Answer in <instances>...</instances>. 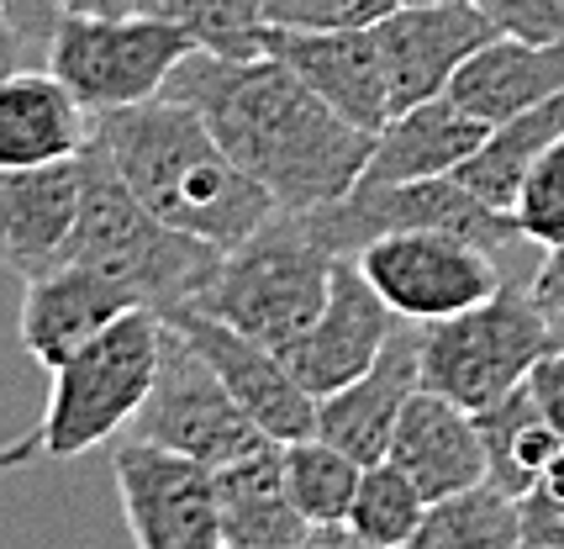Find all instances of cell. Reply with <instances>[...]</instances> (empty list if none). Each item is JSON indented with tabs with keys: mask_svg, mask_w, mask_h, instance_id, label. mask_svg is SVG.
Instances as JSON below:
<instances>
[{
	"mask_svg": "<svg viewBox=\"0 0 564 549\" xmlns=\"http://www.w3.org/2000/svg\"><path fill=\"white\" fill-rule=\"evenodd\" d=\"M164 96L196 106L217 143L274 196L280 212H317L365 180L375 132L338 117L274 53L227 58L196 49Z\"/></svg>",
	"mask_w": 564,
	"mask_h": 549,
	"instance_id": "obj_1",
	"label": "cell"
},
{
	"mask_svg": "<svg viewBox=\"0 0 564 549\" xmlns=\"http://www.w3.org/2000/svg\"><path fill=\"white\" fill-rule=\"evenodd\" d=\"M96 138L111 153L127 191L153 217L212 249L243 244L280 212L270 191L221 149L206 117L185 100L159 96L127 111H106L96 117Z\"/></svg>",
	"mask_w": 564,
	"mask_h": 549,
	"instance_id": "obj_2",
	"label": "cell"
},
{
	"mask_svg": "<svg viewBox=\"0 0 564 549\" xmlns=\"http://www.w3.org/2000/svg\"><path fill=\"white\" fill-rule=\"evenodd\" d=\"M79 164H85V212H79L69 265H90L111 286H122L132 306L159 312L164 323L174 312L196 306L206 297V286L217 280L227 249H212V244L170 227L164 217H153L143 201L127 191V180L117 175L100 138H90Z\"/></svg>",
	"mask_w": 564,
	"mask_h": 549,
	"instance_id": "obj_3",
	"label": "cell"
},
{
	"mask_svg": "<svg viewBox=\"0 0 564 549\" xmlns=\"http://www.w3.org/2000/svg\"><path fill=\"white\" fill-rule=\"evenodd\" d=\"M333 265L338 254H327L312 238L301 212H274L259 233H248L243 244L221 254L217 280L196 306L285 354L327 306Z\"/></svg>",
	"mask_w": 564,
	"mask_h": 549,
	"instance_id": "obj_4",
	"label": "cell"
},
{
	"mask_svg": "<svg viewBox=\"0 0 564 549\" xmlns=\"http://www.w3.org/2000/svg\"><path fill=\"white\" fill-rule=\"evenodd\" d=\"M159 354H164V317L148 306H132L74 359H64L48 380V407L37 423L43 460L53 465L79 460L96 444L117 439L122 428H132L153 391Z\"/></svg>",
	"mask_w": 564,
	"mask_h": 549,
	"instance_id": "obj_5",
	"label": "cell"
},
{
	"mask_svg": "<svg viewBox=\"0 0 564 549\" xmlns=\"http://www.w3.org/2000/svg\"><path fill=\"white\" fill-rule=\"evenodd\" d=\"M417 344L422 391L459 401L465 412H486L491 401H501L533 375L543 354L560 349L549 323H543L539 301L517 297L507 286L491 301L459 312V317L417 327Z\"/></svg>",
	"mask_w": 564,
	"mask_h": 549,
	"instance_id": "obj_6",
	"label": "cell"
},
{
	"mask_svg": "<svg viewBox=\"0 0 564 549\" xmlns=\"http://www.w3.org/2000/svg\"><path fill=\"white\" fill-rule=\"evenodd\" d=\"M196 49V37L170 17L127 11V17H64L43 58L90 117H106L159 100L170 90L174 69Z\"/></svg>",
	"mask_w": 564,
	"mask_h": 549,
	"instance_id": "obj_7",
	"label": "cell"
},
{
	"mask_svg": "<svg viewBox=\"0 0 564 549\" xmlns=\"http://www.w3.org/2000/svg\"><path fill=\"white\" fill-rule=\"evenodd\" d=\"M301 217L312 227V238L338 259H354L375 238H391V233H448V238H465V244L491 254L512 249L522 238L512 212L486 206L454 175L412 180V185H354L344 201L301 212Z\"/></svg>",
	"mask_w": 564,
	"mask_h": 549,
	"instance_id": "obj_8",
	"label": "cell"
},
{
	"mask_svg": "<svg viewBox=\"0 0 564 549\" xmlns=\"http://www.w3.org/2000/svg\"><path fill=\"white\" fill-rule=\"evenodd\" d=\"M127 433L191 454L212 471L270 444V433L238 407V397L221 386V375L206 365V354L174 323H164V354H159L153 391H148L143 412L132 418Z\"/></svg>",
	"mask_w": 564,
	"mask_h": 549,
	"instance_id": "obj_9",
	"label": "cell"
},
{
	"mask_svg": "<svg viewBox=\"0 0 564 549\" xmlns=\"http://www.w3.org/2000/svg\"><path fill=\"white\" fill-rule=\"evenodd\" d=\"M127 534L138 549H221L217 471L127 433L111 454Z\"/></svg>",
	"mask_w": 564,
	"mask_h": 549,
	"instance_id": "obj_10",
	"label": "cell"
},
{
	"mask_svg": "<svg viewBox=\"0 0 564 549\" xmlns=\"http://www.w3.org/2000/svg\"><path fill=\"white\" fill-rule=\"evenodd\" d=\"M354 265L365 280L386 297L401 323H443L459 317L469 306L491 301L501 291V270H496L491 249H475L465 238L448 233H391L375 238L369 249L354 254Z\"/></svg>",
	"mask_w": 564,
	"mask_h": 549,
	"instance_id": "obj_11",
	"label": "cell"
},
{
	"mask_svg": "<svg viewBox=\"0 0 564 549\" xmlns=\"http://www.w3.org/2000/svg\"><path fill=\"white\" fill-rule=\"evenodd\" d=\"M170 323L206 354V365L221 375V386L238 397V407L270 433L274 444H291V439L317 433V397L291 375V365L280 359V349L248 338L238 327H227L221 317L200 312V306L174 312Z\"/></svg>",
	"mask_w": 564,
	"mask_h": 549,
	"instance_id": "obj_12",
	"label": "cell"
},
{
	"mask_svg": "<svg viewBox=\"0 0 564 549\" xmlns=\"http://www.w3.org/2000/svg\"><path fill=\"white\" fill-rule=\"evenodd\" d=\"M391 333H395V312L386 306V297L369 286L354 259H338L333 265L327 306H322L317 323L306 327L280 359L322 401V397H333V391H344L348 380H359L380 359V349L391 344Z\"/></svg>",
	"mask_w": 564,
	"mask_h": 549,
	"instance_id": "obj_13",
	"label": "cell"
},
{
	"mask_svg": "<svg viewBox=\"0 0 564 549\" xmlns=\"http://www.w3.org/2000/svg\"><path fill=\"white\" fill-rule=\"evenodd\" d=\"M501 37L469 0H433V6H395L386 22H375V43L386 53L391 79V117L433 96H448L475 49Z\"/></svg>",
	"mask_w": 564,
	"mask_h": 549,
	"instance_id": "obj_14",
	"label": "cell"
},
{
	"mask_svg": "<svg viewBox=\"0 0 564 549\" xmlns=\"http://www.w3.org/2000/svg\"><path fill=\"white\" fill-rule=\"evenodd\" d=\"M85 212V164L0 170V265L17 280H43L74 259V233Z\"/></svg>",
	"mask_w": 564,
	"mask_h": 549,
	"instance_id": "obj_15",
	"label": "cell"
},
{
	"mask_svg": "<svg viewBox=\"0 0 564 549\" xmlns=\"http://www.w3.org/2000/svg\"><path fill=\"white\" fill-rule=\"evenodd\" d=\"M264 53L291 64L354 127L380 132L391 122V79H386V53L375 43V26H354V32H274L264 26Z\"/></svg>",
	"mask_w": 564,
	"mask_h": 549,
	"instance_id": "obj_16",
	"label": "cell"
},
{
	"mask_svg": "<svg viewBox=\"0 0 564 549\" xmlns=\"http://www.w3.org/2000/svg\"><path fill=\"white\" fill-rule=\"evenodd\" d=\"M422 391V344L417 327H395L391 344L344 391L317 401V433L327 444L348 450L359 465H375L391 450V433L406 412V401Z\"/></svg>",
	"mask_w": 564,
	"mask_h": 549,
	"instance_id": "obj_17",
	"label": "cell"
},
{
	"mask_svg": "<svg viewBox=\"0 0 564 549\" xmlns=\"http://www.w3.org/2000/svg\"><path fill=\"white\" fill-rule=\"evenodd\" d=\"M386 460L412 475L427 502L459 497L469 486L491 481V454H486L475 412H465L459 401L438 397V391H417L406 401Z\"/></svg>",
	"mask_w": 564,
	"mask_h": 549,
	"instance_id": "obj_18",
	"label": "cell"
},
{
	"mask_svg": "<svg viewBox=\"0 0 564 549\" xmlns=\"http://www.w3.org/2000/svg\"><path fill=\"white\" fill-rule=\"evenodd\" d=\"M96 138L90 111L79 106L53 69H11L0 75V170H37L79 159Z\"/></svg>",
	"mask_w": 564,
	"mask_h": 549,
	"instance_id": "obj_19",
	"label": "cell"
},
{
	"mask_svg": "<svg viewBox=\"0 0 564 549\" xmlns=\"http://www.w3.org/2000/svg\"><path fill=\"white\" fill-rule=\"evenodd\" d=\"M122 312H132V297L122 286H111L90 265H64V270L43 274V280H26L22 323H17L22 327V349L53 375L90 338H100Z\"/></svg>",
	"mask_w": 564,
	"mask_h": 549,
	"instance_id": "obj_20",
	"label": "cell"
},
{
	"mask_svg": "<svg viewBox=\"0 0 564 549\" xmlns=\"http://www.w3.org/2000/svg\"><path fill=\"white\" fill-rule=\"evenodd\" d=\"M486 138H491V122L469 117L459 100L433 96L422 106L395 111L391 122L375 132V149H369L359 185H412V180L454 175Z\"/></svg>",
	"mask_w": 564,
	"mask_h": 549,
	"instance_id": "obj_21",
	"label": "cell"
},
{
	"mask_svg": "<svg viewBox=\"0 0 564 549\" xmlns=\"http://www.w3.org/2000/svg\"><path fill=\"white\" fill-rule=\"evenodd\" d=\"M564 90V43H522V37H491L459 64L448 85V100H459L480 122H512Z\"/></svg>",
	"mask_w": 564,
	"mask_h": 549,
	"instance_id": "obj_22",
	"label": "cell"
},
{
	"mask_svg": "<svg viewBox=\"0 0 564 549\" xmlns=\"http://www.w3.org/2000/svg\"><path fill=\"white\" fill-rule=\"evenodd\" d=\"M217 502H221V539L232 549H285L306 534V518L291 502L285 486V454L280 444L243 454L217 471Z\"/></svg>",
	"mask_w": 564,
	"mask_h": 549,
	"instance_id": "obj_23",
	"label": "cell"
},
{
	"mask_svg": "<svg viewBox=\"0 0 564 549\" xmlns=\"http://www.w3.org/2000/svg\"><path fill=\"white\" fill-rule=\"evenodd\" d=\"M560 138H564V90L554 100L533 106V111L512 117V122L491 127V138L454 170V180H459L465 191H475L486 206H496V212H512L528 170H533Z\"/></svg>",
	"mask_w": 564,
	"mask_h": 549,
	"instance_id": "obj_24",
	"label": "cell"
},
{
	"mask_svg": "<svg viewBox=\"0 0 564 549\" xmlns=\"http://www.w3.org/2000/svg\"><path fill=\"white\" fill-rule=\"evenodd\" d=\"M475 423H480V439H486V454H491V481L512 497H522L533 481H543V471L564 454V439L539 412L528 380L501 401H491L486 412H475Z\"/></svg>",
	"mask_w": 564,
	"mask_h": 549,
	"instance_id": "obj_25",
	"label": "cell"
},
{
	"mask_svg": "<svg viewBox=\"0 0 564 549\" xmlns=\"http://www.w3.org/2000/svg\"><path fill=\"white\" fill-rule=\"evenodd\" d=\"M406 549H528L522 539V507L496 481H480L459 497L427 507L417 539Z\"/></svg>",
	"mask_w": 564,
	"mask_h": 549,
	"instance_id": "obj_26",
	"label": "cell"
},
{
	"mask_svg": "<svg viewBox=\"0 0 564 549\" xmlns=\"http://www.w3.org/2000/svg\"><path fill=\"white\" fill-rule=\"evenodd\" d=\"M280 454H285V486H291V502L301 507V518L312 528L348 524V507H354L365 465L348 450L327 444L322 433L291 439V444H280Z\"/></svg>",
	"mask_w": 564,
	"mask_h": 549,
	"instance_id": "obj_27",
	"label": "cell"
},
{
	"mask_svg": "<svg viewBox=\"0 0 564 549\" xmlns=\"http://www.w3.org/2000/svg\"><path fill=\"white\" fill-rule=\"evenodd\" d=\"M433 502L417 492V481L406 471H395L391 460H375L359 475V492L348 507V534L359 545H380V549H406L417 539L422 518H427Z\"/></svg>",
	"mask_w": 564,
	"mask_h": 549,
	"instance_id": "obj_28",
	"label": "cell"
},
{
	"mask_svg": "<svg viewBox=\"0 0 564 549\" xmlns=\"http://www.w3.org/2000/svg\"><path fill=\"white\" fill-rule=\"evenodd\" d=\"M138 11L180 22L206 53H264V0H138Z\"/></svg>",
	"mask_w": 564,
	"mask_h": 549,
	"instance_id": "obj_29",
	"label": "cell"
},
{
	"mask_svg": "<svg viewBox=\"0 0 564 549\" xmlns=\"http://www.w3.org/2000/svg\"><path fill=\"white\" fill-rule=\"evenodd\" d=\"M512 223L522 244H539V249L564 244V138L528 170L512 201Z\"/></svg>",
	"mask_w": 564,
	"mask_h": 549,
	"instance_id": "obj_30",
	"label": "cell"
},
{
	"mask_svg": "<svg viewBox=\"0 0 564 549\" xmlns=\"http://www.w3.org/2000/svg\"><path fill=\"white\" fill-rule=\"evenodd\" d=\"M395 11V0H264V26L274 32H354Z\"/></svg>",
	"mask_w": 564,
	"mask_h": 549,
	"instance_id": "obj_31",
	"label": "cell"
},
{
	"mask_svg": "<svg viewBox=\"0 0 564 549\" xmlns=\"http://www.w3.org/2000/svg\"><path fill=\"white\" fill-rule=\"evenodd\" d=\"M501 37L564 43V0H469Z\"/></svg>",
	"mask_w": 564,
	"mask_h": 549,
	"instance_id": "obj_32",
	"label": "cell"
},
{
	"mask_svg": "<svg viewBox=\"0 0 564 549\" xmlns=\"http://www.w3.org/2000/svg\"><path fill=\"white\" fill-rule=\"evenodd\" d=\"M522 539L528 549H564V454L543 471V481H533L522 497Z\"/></svg>",
	"mask_w": 564,
	"mask_h": 549,
	"instance_id": "obj_33",
	"label": "cell"
},
{
	"mask_svg": "<svg viewBox=\"0 0 564 549\" xmlns=\"http://www.w3.org/2000/svg\"><path fill=\"white\" fill-rule=\"evenodd\" d=\"M528 297L539 301L543 323L554 333V344L564 349V244L543 249V265H539V274H533V291H528Z\"/></svg>",
	"mask_w": 564,
	"mask_h": 549,
	"instance_id": "obj_34",
	"label": "cell"
},
{
	"mask_svg": "<svg viewBox=\"0 0 564 549\" xmlns=\"http://www.w3.org/2000/svg\"><path fill=\"white\" fill-rule=\"evenodd\" d=\"M6 6H11V26L22 32L26 53H48L53 32L64 22V6L58 0H6Z\"/></svg>",
	"mask_w": 564,
	"mask_h": 549,
	"instance_id": "obj_35",
	"label": "cell"
},
{
	"mask_svg": "<svg viewBox=\"0 0 564 549\" xmlns=\"http://www.w3.org/2000/svg\"><path fill=\"white\" fill-rule=\"evenodd\" d=\"M528 391L539 401V412L549 418V428L564 439V349H549L528 375Z\"/></svg>",
	"mask_w": 564,
	"mask_h": 549,
	"instance_id": "obj_36",
	"label": "cell"
},
{
	"mask_svg": "<svg viewBox=\"0 0 564 549\" xmlns=\"http://www.w3.org/2000/svg\"><path fill=\"white\" fill-rule=\"evenodd\" d=\"M285 549H359V539L348 534V524H327V528H306V534Z\"/></svg>",
	"mask_w": 564,
	"mask_h": 549,
	"instance_id": "obj_37",
	"label": "cell"
},
{
	"mask_svg": "<svg viewBox=\"0 0 564 549\" xmlns=\"http://www.w3.org/2000/svg\"><path fill=\"white\" fill-rule=\"evenodd\" d=\"M37 460H43V433H26V439L0 444V475H6V471H22V465H37Z\"/></svg>",
	"mask_w": 564,
	"mask_h": 549,
	"instance_id": "obj_38",
	"label": "cell"
},
{
	"mask_svg": "<svg viewBox=\"0 0 564 549\" xmlns=\"http://www.w3.org/2000/svg\"><path fill=\"white\" fill-rule=\"evenodd\" d=\"M64 17H127L138 11V0H58Z\"/></svg>",
	"mask_w": 564,
	"mask_h": 549,
	"instance_id": "obj_39",
	"label": "cell"
},
{
	"mask_svg": "<svg viewBox=\"0 0 564 549\" xmlns=\"http://www.w3.org/2000/svg\"><path fill=\"white\" fill-rule=\"evenodd\" d=\"M395 6H433V0H395Z\"/></svg>",
	"mask_w": 564,
	"mask_h": 549,
	"instance_id": "obj_40",
	"label": "cell"
},
{
	"mask_svg": "<svg viewBox=\"0 0 564 549\" xmlns=\"http://www.w3.org/2000/svg\"><path fill=\"white\" fill-rule=\"evenodd\" d=\"M359 549H380V545H359Z\"/></svg>",
	"mask_w": 564,
	"mask_h": 549,
	"instance_id": "obj_41",
	"label": "cell"
},
{
	"mask_svg": "<svg viewBox=\"0 0 564 549\" xmlns=\"http://www.w3.org/2000/svg\"><path fill=\"white\" fill-rule=\"evenodd\" d=\"M221 549H232V545H221Z\"/></svg>",
	"mask_w": 564,
	"mask_h": 549,
	"instance_id": "obj_42",
	"label": "cell"
}]
</instances>
